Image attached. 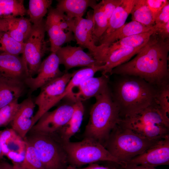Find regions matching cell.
<instances>
[{
  "mask_svg": "<svg viewBox=\"0 0 169 169\" xmlns=\"http://www.w3.org/2000/svg\"><path fill=\"white\" fill-rule=\"evenodd\" d=\"M91 107L84 137L93 139L104 146L120 118L118 108L114 102L108 86L96 95Z\"/></svg>",
  "mask_w": 169,
  "mask_h": 169,
  "instance_id": "cell-3",
  "label": "cell"
},
{
  "mask_svg": "<svg viewBox=\"0 0 169 169\" xmlns=\"http://www.w3.org/2000/svg\"><path fill=\"white\" fill-rule=\"evenodd\" d=\"M159 141L143 138L119 122L111 132L104 146L121 165L142 153Z\"/></svg>",
  "mask_w": 169,
  "mask_h": 169,
  "instance_id": "cell-4",
  "label": "cell"
},
{
  "mask_svg": "<svg viewBox=\"0 0 169 169\" xmlns=\"http://www.w3.org/2000/svg\"><path fill=\"white\" fill-rule=\"evenodd\" d=\"M45 21L44 19L39 23L33 24L30 34L24 43L22 56L27 64L30 77L37 74L42 58L49 49L45 39Z\"/></svg>",
  "mask_w": 169,
  "mask_h": 169,
  "instance_id": "cell-8",
  "label": "cell"
},
{
  "mask_svg": "<svg viewBox=\"0 0 169 169\" xmlns=\"http://www.w3.org/2000/svg\"><path fill=\"white\" fill-rule=\"evenodd\" d=\"M153 28V26H147L132 21L111 33L101 37L98 42L100 43L99 45H107L124 38L149 31Z\"/></svg>",
  "mask_w": 169,
  "mask_h": 169,
  "instance_id": "cell-22",
  "label": "cell"
},
{
  "mask_svg": "<svg viewBox=\"0 0 169 169\" xmlns=\"http://www.w3.org/2000/svg\"><path fill=\"white\" fill-rule=\"evenodd\" d=\"M24 44L18 42L5 32L0 33V53L19 55L23 54Z\"/></svg>",
  "mask_w": 169,
  "mask_h": 169,
  "instance_id": "cell-33",
  "label": "cell"
},
{
  "mask_svg": "<svg viewBox=\"0 0 169 169\" xmlns=\"http://www.w3.org/2000/svg\"><path fill=\"white\" fill-rule=\"evenodd\" d=\"M0 169H24L20 166L11 165L5 161L0 162Z\"/></svg>",
  "mask_w": 169,
  "mask_h": 169,
  "instance_id": "cell-43",
  "label": "cell"
},
{
  "mask_svg": "<svg viewBox=\"0 0 169 169\" xmlns=\"http://www.w3.org/2000/svg\"><path fill=\"white\" fill-rule=\"evenodd\" d=\"M93 9L94 23L93 34L96 44L106 31L108 26L109 21L103 10L101 1L97 3Z\"/></svg>",
  "mask_w": 169,
  "mask_h": 169,
  "instance_id": "cell-32",
  "label": "cell"
},
{
  "mask_svg": "<svg viewBox=\"0 0 169 169\" xmlns=\"http://www.w3.org/2000/svg\"><path fill=\"white\" fill-rule=\"evenodd\" d=\"M74 103L64 104L43 114L31 130L48 134H54L64 126L71 117Z\"/></svg>",
  "mask_w": 169,
  "mask_h": 169,
  "instance_id": "cell-10",
  "label": "cell"
},
{
  "mask_svg": "<svg viewBox=\"0 0 169 169\" xmlns=\"http://www.w3.org/2000/svg\"><path fill=\"white\" fill-rule=\"evenodd\" d=\"M24 139L35 149L44 169H63L67 162L65 151L52 134L30 130Z\"/></svg>",
  "mask_w": 169,
  "mask_h": 169,
  "instance_id": "cell-7",
  "label": "cell"
},
{
  "mask_svg": "<svg viewBox=\"0 0 169 169\" xmlns=\"http://www.w3.org/2000/svg\"><path fill=\"white\" fill-rule=\"evenodd\" d=\"M135 1L136 0H122L120 4L112 15L109 21L108 27L101 37L111 33L125 23Z\"/></svg>",
  "mask_w": 169,
  "mask_h": 169,
  "instance_id": "cell-27",
  "label": "cell"
},
{
  "mask_svg": "<svg viewBox=\"0 0 169 169\" xmlns=\"http://www.w3.org/2000/svg\"><path fill=\"white\" fill-rule=\"evenodd\" d=\"M156 167L169 165V135L159 141L142 153L124 163Z\"/></svg>",
  "mask_w": 169,
  "mask_h": 169,
  "instance_id": "cell-12",
  "label": "cell"
},
{
  "mask_svg": "<svg viewBox=\"0 0 169 169\" xmlns=\"http://www.w3.org/2000/svg\"><path fill=\"white\" fill-rule=\"evenodd\" d=\"M51 0H30L27 13L33 24L39 23L48 12L52 3Z\"/></svg>",
  "mask_w": 169,
  "mask_h": 169,
  "instance_id": "cell-30",
  "label": "cell"
},
{
  "mask_svg": "<svg viewBox=\"0 0 169 169\" xmlns=\"http://www.w3.org/2000/svg\"><path fill=\"white\" fill-rule=\"evenodd\" d=\"M2 131H0V134ZM4 155L3 152L2 148L0 143V159H2Z\"/></svg>",
  "mask_w": 169,
  "mask_h": 169,
  "instance_id": "cell-45",
  "label": "cell"
},
{
  "mask_svg": "<svg viewBox=\"0 0 169 169\" xmlns=\"http://www.w3.org/2000/svg\"><path fill=\"white\" fill-rule=\"evenodd\" d=\"M157 87L155 103L163 116L169 120V82Z\"/></svg>",
  "mask_w": 169,
  "mask_h": 169,
  "instance_id": "cell-35",
  "label": "cell"
},
{
  "mask_svg": "<svg viewBox=\"0 0 169 169\" xmlns=\"http://www.w3.org/2000/svg\"><path fill=\"white\" fill-rule=\"evenodd\" d=\"M67 169H115L108 167L100 165L98 164L93 163L90 164L87 166L83 168H78L74 167L69 165L67 167Z\"/></svg>",
  "mask_w": 169,
  "mask_h": 169,
  "instance_id": "cell-42",
  "label": "cell"
},
{
  "mask_svg": "<svg viewBox=\"0 0 169 169\" xmlns=\"http://www.w3.org/2000/svg\"><path fill=\"white\" fill-rule=\"evenodd\" d=\"M18 100L0 108V127L7 125L13 120L19 106Z\"/></svg>",
  "mask_w": 169,
  "mask_h": 169,
  "instance_id": "cell-36",
  "label": "cell"
},
{
  "mask_svg": "<svg viewBox=\"0 0 169 169\" xmlns=\"http://www.w3.org/2000/svg\"><path fill=\"white\" fill-rule=\"evenodd\" d=\"M45 27L49 37L51 52L56 53L64 44L75 40L73 33L68 32L64 24L56 21L48 15L45 21Z\"/></svg>",
  "mask_w": 169,
  "mask_h": 169,
  "instance_id": "cell-19",
  "label": "cell"
},
{
  "mask_svg": "<svg viewBox=\"0 0 169 169\" xmlns=\"http://www.w3.org/2000/svg\"><path fill=\"white\" fill-rule=\"evenodd\" d=\"M59 61L56 53L51 54L42 62L35 77H29L24 83L29 89V93L40 88L64 74L60 69Z\"/></svg>",
  "mask_w": 169,
  "mask_h": 169,
  "instance_id": "cell-11",
  "label": "cell"
},
{
  "mask_svg": "<svg viewBox=\"0 0 169 169\" xmlns=\"http://www.w3.org/2000/svg\"><path fill=\"white\" fill-rule=\"evenodd\" d=\"M27 10L23 0H0V18L23 17Z\"/></svg>",
  "mask_w": 169,
  "mask_h": 169,
  "instance_id": "cell-31",
  "label": "cell"
},
{
  "mask_svg": "<svg viewBox=\"0 0 169 169\" xmlns=\"http://www.w3.org/2000/svg\"><path fill=\"white\" fill-rule=\"evenodd\" d=\"M101 1L103 10L109 21L113 13L120 4L122 0H103Z\"/></svg>",
  "mask_w": 169,
  "mask_h": 169,
  "instance_id": "cell-38",
  "label": "cell"
},
{
  "mask_svg": "<svg viewBox=\"0 0 169 169\" xmlns=\"http://www.w3.org/2000/svg\"><path fill=\"white\" fill-rule=\"evenodd\" d=\"M109 78L107 74L89 78L74 88L65 98L73 103L95 97L108 86Z\"/></svg>",
  "mask_w": 169,
  "mask_h": 169,
  "instance_id": "cell-17",
  "label": "cell"
},
{
  "mask_svg": "<svg viewBox=\"0 0 169 169\" xmlns=\"http://www.w3.org/2000/svg\"><path fill=\"white\" fill-rule=\"evenodd\" d=\"M168 0H146V3L155 20L162 8Z\"/></svg>",
  "mask_w": 169,
  "mask_h": 169,
  "instance_id": "cell-37",
  "label": "cell"
},
{
  "mask_svg": "<svg viewBox=\"0 0 169 169\" xmlns=\"http://www.w3.org/2000/svg\"><path fill=\"white\" fill-rule=\"evenodd\" d=\"M26 87L23 82L0 78V108L18 99Z\"/></svg>",
  "mask_w": 169,
  "mask_h": 169,
  "instance_id": "cell-25",
  "label": "cell"
},
{
  "mask_svg": "<svg viewBox=\"0 0 169 169\" xmlns=\"http://www.w3.org/2000/svg\"><path fill=\"white\" fill-rule=\"evenodd\" d=\"M144 46L135 48H123L105 53L99 61L100 64L105 66L102 74H110L113 69L127 62L136 54Z\"/></svg>",
  "mask_w": 169,
  "mask_h": 169,
  "instance_id": "cell-20",
  "label": "cell"
},
{
  "mask_svg": "<svg viewBox=\"0 0 169 169\" xmlns=\"http://www.w3.org/2000/svg\"><path fill=\"white\" fill-rule=\"evenodd\" d=\"M60 142L66 153L67 161L73 167L98 161H108L121 165L103 145L92 138L84 137L79 141Z\"/></svg>",
  "mask_w": 169,
  "mask_h": 169,
  "instance_id": "cell-6",
  "label": "cell"
},
{
  "mask_svg": "<svg viewBox=\"0 0 169 169\" xmlns=\"http://www.w3.org/2000/svg\"><path fill=\"white\" fill-rule=\"evenodd\" d=\"M4 19L5 32L17 41L24 44L30 34L33 26L29 19L21 17Z\"/></svg>",
  "mask_w": 169,
  "mask_h": 169,
  "instance_id": "cell-23",
  "label": "cell"
},
{
  "mask_svg": "<svg viewBox=\"0 0 169 169\" xmlns=\"http://www.w3.org/2000/svg\"><path fill=\"white\" fill-rule=\"evenodd\" d=\"M25 143V153L21 166L24 169H44L34 147L28 141Z\"/></svg>",
  "mask_w": 169,
  "mask_h": 169,
  "instance_id": "cell-34",
  "label": "cell"
},
{
  "mask_svg": "<svg viewBox=\"0 0 169 169\" xmlns=\"http://www.w3.org/2000/svg\"><path fill=\"white\" fill-rule=\"evenodd\" d=\"M84 112L82 102L74 103V110L69 120L64 126L55 133L59 134L57 137L55 136L60 142L69 141L71 138L78 131L82 123Z\"/></svg>",
  "mask_w": 169,
  "mask_h": 169,
  "instance_id": "cell-24",
  "label": "cell"
},
{
  "mask_svg": "<svg viewBox=\"0 0 169 169\" xmlns=\"http://www.w3.org/2000/svg\"><path fill=\"white\" fill-rule=\"evenodd\" d=\"M56 8L70 19L82 18L89 7L93 8L97 3L93 0H59Z\"/></svg>",
  "mask_w": 169,
  "mask_h": 169,
  "instance_id": "cell-26",
  "label": "cell"
},
{
  "mask_svg": "<svg viewBox=\"0 0 169 169\" xmlns=\"http://www.w3.org/2000/svg\"><path fill=\"white\" fill-rule=\"evenodd\" d=\"M156 33L163 39L169 38V22L164 24H155L153 26Z\"/></svg>",
  "mask_w": 169,
  "mask_h": 169,
  "instance_id": "cell-40",
  "label": "cell"
},
{
  "mask_svg": "<svg viewBox=\"0 0 169 169\" xmlns=\"http://www.w3.org/2000/svg\"></svg>",
  "mask_w": 169,
  "mask_h": 169,
  "instance_id": "cell-46",
  "label": "cell"
},
{
  "mask_svg": "<svg viewBox=\"0 0 169 169\" xmlns=\"http://www.w3.org/2000/svg\"><path fill=\"white\" fill-rule=\"evenodd\" d=\"M118 75L110 91L120 119L134 114L155 103L157 87L138 77Z\"/></svg>",
  "mask_w": 169,
  "mask_h": 169,
  "instance_id": "cell-2",
  "label": "cell"
},
{
  "mask_svg": "<svg viewBox=\"0 0 169 169\" xmlns=\"http://www.w3.org/2000/svg\"><path fill=\"white\" fill-rule=\"evenodd\" d=\"M104 68V65H97L85 67L73 72V75L67 84L64 92L59 97V102L65 98L71 93L73 89L82 82L89 78L94 76L98 71H102Z\"/></svg>",
  "mask_w": 169,
  "mask_h": 169,
  "instance_id": "cell-28",
  "label": "cell"
},
{
  "mask_svg": "<svg viewBox=\"0 0 169 169\" xmlns=\"http://www.w3.org/2000/svg\"><path fill=\"white\" fill-rule=\"evenodd\" d=\"M73 74V72H65L61 76L40 88L39 94L34 100L38 110L34 116L33 126L43 114L59 103V97Z\"/></svg>",
  "mask_w": 169,
  "mask_h": 169,
  "instance_id": "cell-9",
  "label": "cell"
},
{
  "mask_svg": "<svg viewBox=\"0 0 169 169\" xmlns=\"http://www.w3.org/2000/svg\"><path fill=\"white\" fill-rule=\"evenodd\" d=\"M0 143L4 156L13 164L21 166L25 157V143L12 128L2 131L0 134Z\"/></svg>",
  "mask_w": 169,
  "mask_h": 169,
  "instance_id": "cell-15",
  "label": "cell"
},
{
  "mask_svg": "<svg viewBox=\"0 0 169 169\" xmlns=\"http://www.w3.org/2000/svg\"><path fill=\"white\" fill-rule=\"evenodd\" d=\"M6 22L4 19L0 18V33L5 31Z\"/></svg>",
  "mask_w": 169,
  "mask_h": 169,
  "instance_id": "cell-44",
  "label": "cell"
},
{
  "mask_svg": "<svg viewBox=\"0 0 169 169\" xmlns=\"http://www.w3.org/2000/svg\"><path fill=\"white\" fill-rule=\"evenodd\" d=\"M56 53L60 64L64 66L65 72L74 67L100 65L91 54L85 52L82 48L79 46L67 45L61 47Z\"/></svg>",
  "mask_w": 169,
  "mask_h": 169,
  "instance_id": "cell-14",
  "label": "cell"
},
{
  "mask_svg": "<svg viewBox=\"0 0 169 169\" xmlns=\"http://www.w3.org/2000/svg\"><path fill=\"white\" fill-rule=\"evenodd\" d=\"M169 51V38L163 39L155 32L135 58L110 74L138 77L156 87L168 83Z\"/></svg>",
  "mask_w": 169,
  "mask_h": 169,
  "instance_id": "cell-1",
  "label": "cell"
},
{
  "mask_svg": "<svg viewBox=\"0 0 169 169\" xmlns=\"http://www.w3.org/2000/svg\"><path fill=\"white\" fill-rule=\"evenodd\" d=\"M130 14L132 21L148 27L155 24V20L146 0H136Z\"/></svg>",
  "mask_w": 169,
  "mask_h": 169,
  "instance_id": "cell-29",
  "label": "cell"
},
{
  "mask_svg": "<svg viewBox=\"0 0 169 169\" xmlns=\"http://www.w3.org/2000/svg\"><path fill=\"white\" fill-rule=\"evenodd\" d=\"M94 29L93 11H89L85 18L74 19L72 31L75 40L79 46L87 49L94 58L98 52V46L95 42Z\"/></svg>",
  "mask_w": 169,
  "mask_h": 169,
  "instance_id": "cell-13",
  "label": "cell"
},
{
  "mask_svg": "<svg viewBox=\"0 0 169 169\" xmlns=\"http://www.w3.org/2000/svg\"><path fill=\"white\" fill-rule=\"evenodd\" d=\"M29 77L27 65L22 55L0 53V78L24 83Z\"/></svg>",
  "mask_w": 169,
  "mask_h": 169,
  "instance_id": "cell-16",
  "label": "cell"
},
{
  "mask_svg": "<svg viewBox=\"0 0 169 169\" xmlns=\"http://www.w3.org/2000/svg\"><path fill=\"white\" fill-rule=\"evenodd\" d=\"M155 33L153 28L149 31L124 38L107 45H99L97 60L99 61L103 54L109 51L123 48H135L144 46Z\"/></svg>",
  "mask_w": 169,
  "mask_h": 169,
  "instance_id": "cell-21",
  "label": "cell"
},
{
  "mask_svg": "<svg viewBox=\"0 0 169 169\" xmlns=\"http://www.w3.org/2000/svg\"><path fill=\"white\" fill-rule=\"evenodd\" d=\"M120 169H156L155 167L142 165H131L123 163L121 166H119Z\"/></svg>",
  "mask_w": 169,
  "mask_h": 169,
  "instance_id": "cell-41",
  "label": "cell"
},
{
  "mask_svg": "<svg viewBox=\"0 0 169 169\" xmlns=\"http://www.w3.org/2000/svg\"><path fill=\"white\" fill-rule=\"evenodd\" d=\"M169 22V1L164 6L155 19V24H164Z\"/></svg>",
  "mask_w": 169,
  "mask_h": 169,
  "instance_id": "cell-39",
  "label": "cell"
},
{
  "mask_svg": "<svg viewBox=\"0 0 169 169\" xmlns=\"http://www.w3.org/2000/svg\"><path fill=\"white\" fill-rule=\"evenodd\" d=\"M35 106L34 100L29 96L19 103L18 108L10 123L11 128L23 139L33 126Z\"/></svg>",
  "mask_w": 169,
  "mask_h": 169,
  "instance_id": "cell-18",
  "label": "cell"
},
{
  "mask_svg": "<svg viewBox=\"0 0 169 169\" xmlns=\"http://www.w3.org/2000/svg\"><path fill=\"white\" fill-rule=\"evenodd\" d=\"M119 122L139 136L159 141L169 135V120L165 118L156 104L122 119Z\"/></svg>",
  "mask_w": 169,
  "mask_h": 169,
  "instance_id": "cell-5",
  "label": "cell"
}]
</instances>
